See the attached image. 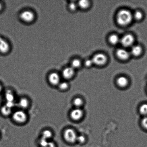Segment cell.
Here are the masks:
<instances>
[{"label":"cell","mask_w":147,"mask_h":147,"mask_svg":"<svg viewBox=\"0 0 147 147\" xmlns=\"http://www.w3.org/2000/svg\"><path fill=\"white\" fill-rule=\"evenodd\" d=\"M93 64V63L92 60L89 59L86 60V62H85V64H86V65L87 66V67H90Z\"/></svg>","instance_id":"obj_29"},{"label":"cell","mask_w":147,"mask_h":147,"mask_svg":"<svg viewBox=\"0 0 147 147\" xmlns=\"http://www.w3.org/2000/svg\"><path fill=\"white\" fill-rule=\"evenodd\" d=\"M142 124L143 127L147 130V116H145V117L142 119Z\"/></svg>","instance_id":"obj_27"},{"label":"cell","mask_w":147,"mask_h":147,"mask_svg":"<svg viewBox=\"0 0 147 147\" xmlns=\"http://www.w3.org/2000/svg\"><path fill=\"white\" fill-rule=\"evenodd\" d=\"M134 38L133 36L127 34L124 36L120 40L121 44L123 47H128L131 46L133 44Z\"/></svg>","instance_id":"obj_6"},{"label":"cell","mask_w":147,"mask_h":147,"mask_svg":"<svg viewBox=\"0 0 147 147\" xmlns=\"http://www.w3.org/2000/svg\"><path fill=\"white\" fill-rule=\"evenodd\" d=\"M89 2L88 1L86 0H82L79 1L78 5L80 8L82 9H86L89 6Z\"/></svg>","instance_id":"obj_19"},{"label":"cell","mask_w":147,"mask_h":147,"mask_svg":"<svg viewBox=\"0 0 147 147\" xmlns=\"http://www.w3.org/2000/svg\"><path fill=\"white\" fill-rule=\"evenodd\" d=\"M116 55L119 59L122 60L127 59L130 55L128 51L122 49L118 50L116 52Z\"/></svg>","instance_id":"obj_11"},{"label":"cell","mask_w":147,"mask_h":147,"mask_svg":"<svg viewBox=\"0 0 147 147\" xmlns=\"http://www.w3.org/2000/svg\"><path fill=\"white\" fill-rule=\"evenodd\" d=\"M69 8L71 11H74L76 9L77 5L75 3L71 2L69 4Z\"/></svg>","instance_id":"obj_26"},{"label":"cell","mask_w":147,"mask_h":147,"mask_svg":"<svg viewBox=\"0 0 147 147\" xmlns=\"http://www.w3.org/2000/svg\"><path fill=\"white\" fill-rule=\"evenodd\" d=\"M2 5H1V4L0 3V11H1V9H2Z\"/></svg>","instance_id":"obj_31"},{"label":"cell","mask_w":147,"mask_h":147,"mask_svg":"<svg viewBox=\"0 0 147 147\" xmlns=\"http://www.w3.org/2000/svg\"><path fill=\"white\" fill-rule=\"evenodd\" d=\"M49 142V140L44 139L42 137L41 138L40 141V145L41 147H44L47 145Z\"/></svg>","instance_id":"obj_24"},{"label":"cell","mask_w":147,"mask_h":147,"mask_svg":"<svg viewBox=\"0 0 147 147\" xmlns=\"http://www.w3.org/2000/svg\"><path fill=\"white\" fill-rule=\"evenodd\" d=\"M19 105L20 107L23 109H26L29 105V102L25 98H23L21 99L19 102Z\"/></svg>","instance_id":"obj_15"},{"label":"cell","mask_w":147,"mask_h":147,"mask_svg":"<svg viewBox=\"0 0 147 147\" xmlns=\"http://www.w3.org/2000/svg\"><path fill=\"white\" fill-rule=\"evenodd\" d=\"M10 48L9 43L0 36V53L3 54H7L9 51Z\"/></svg>","instance_id":"obj_7"},{"label":"cell","mask_w":147,"mask_h":147,"mask_svg":"<svg viewBox=\"0 0 147 147\" xmlns=\"http://www.w3.org/2000/svg\"><path fill=\"white\" fill-rule=\"evenodd\" d=\"M74 74V69L72 67H67L62 72V76L64 79H69L73 77Z\"/></svg>","instance_id":"obj_10"},{"label":"cell","mask_w":147,"mask_h":147,"mask_svg":"<svg viewBox=\"0 0 147 147\" xmlns=\"http://www.w3.org/2000/svg\"><path fill=\"white\" fill-rule=\"evenodd\" d=\"M140 112L142 115L147 116V104H144L140 108Z\"/></svg>","instance_id":"obj_18"},{"label":"cell","mask_w":147,"mask_h":147,"mask_svg":"<svg viewBox=\"0 0 147 147\" xmlns=\"http://www.w3.org/2000/svg\"><path fill=\"white\" fill-rule=\"evenodd\" d=\"M83 116V111L79 108L73 109L70 113V116L72 119L76 121L80 119Z\"/></svg>","instance_id":"obj_9"},{"label":"cell","mask_w":147,"mask_h":147,"mask_svg":"<svg viewBox=\"0 0 147 147\" xmlns=\"http://www.w3.org/2000/svg\"><path fill=\"white\" fill-rule=\"evenodd\" d=\"M1 113L4 116H7L11 114V108L6 106H3L1 109Z\"/></svg>","instance_id":"obj_14"},{"label":"cell","mask_w":147,"mask_h":147,"mask_svg":"<svg viewBox=\"0 0 147 147\" xmlns=\"http://www.w3.org/2000/svg\"><path fill=\"white\" fill-rule=\"evenodd\" d=\"M77 141L80 143H83L85 142V138L83 135L77 136Z\"/></svg>","instance_id":"obj_28"},{"label":"cell","mask_w":147,"mask_h":147,"mask_svg":"<svg viewBox=\"0 0 147 147\" xmlns=\"http://www.w3.org/2000/svg\"><path fill=\"white\" fill-rule=\"evenodd\" d=\"M92 60L93 64L97 65H102L106 63L107 61V58L104 54H98L94 56Z\"/></svg>","instance_id":"obj_5"},{"label":"cell","mask_w":147,"mask_h":147,"mask_svg":"<svg viewBox=\"0 0 147 147\" xmlns=\"http://www.w3.org/2000/svg\"><path fill=\"white\" fill-rule=\"evenodd\" d=\"M13 119L15 121L19 123H24L27 120V116L25 112L22 111H18L13 114Z\"/></svg>","instance_id":"obj_4"},{"label":"cell","mask_w":147,"mask_h":147,"mask_svg":"<svg viewBox=\"0 0 147 147\" xmlns=\"http://www.w3.org/2000/svg\"><path fill=\"white\" fill-rule=\"evenodd\" d=\"M83 104V100L79 98H77L74 100V104L76 107H79L82 106Z\"/></svg>","instance_id":"obj_21"},{"label":"cell","mask_w":147,"mask_h":147,"mask_svg":"<svg viewBox=\"0 0 147 147\" xmlns=\"http://www.w3.org/2000/svg\"><path fill=\"white\" fill-rule=\"evenodd\" d=\"M132 16L130 11L126 9L121 10L117 16V21L119 25H128L132 21Z\"/></svg>","instance_id":"obj_1"},{"label":"cell","mask_w":147,"mask_h":147,"mask_svg":"<svg viewBox=\"0 0 147 147\" xmlns=\"http://www.w3.org/2000/svg\"><path fill=\"white\" fill-rule=\"evenodd\" d=\"M1 90H2V86H1V85L0 84V92H1Z\"/></svg>","instance_id":"obj_32"},{"label":"cell","mask_w":147,"mask_h":147,"mask_svg":"<svg viewBox=\"0 0 147 147\" xmlns=\"http://www.w3.org/2000/svg\"><path fill=\"white\" fill-rule=\"evenodd\" d=\"M52 136V133L51 131L47 129L44 131L43 132L42 138L49 140L51 139Z\"/></svg>","instance_id":"obj_17"},{"label":"cell","mask_w":147,"mask_h":147,"mask_svg":"<svg viewBox=\"0 0 147 147\" xmlns=\"http://www.w3.org/2000/svg\"><path fill=\"white\" fill-rule=\"evenodd\" d=\"M142 49L140 46L136 45L134 46L131 49V53L132 55L136 57L140 55L142 52Z\"/></svg>","instance_id":"obj_12"},{"label":"cell","mask_w":147,"mask_h":147,"mask_svg":"<svg viewBox=\"0 0 147 147\" xmlns=\"http://www.w3.org/2000/svg\"><path fill=\"white\" fill-rule=\"evenodd\" d=\"M20 18L24 22L30 23L34 21L35 18V15L32 11L26 10L21 13L20 15Z\"/></svg>","instance_id":"obj_3"},{"label":"cell","mask_w":147,"mask_h":147,"mask_svg":"<svg viewBox=\"0 0 147 147\" xmlns=\"http://www.w3.org/2000/svg\"><path fill=\"white\" fill-rule=\"evenodd\" d=\"M77 136L74 130L71 129H66L64 132V137L67 142L73 143L77 141Z\"/></svg>","instance_id":"obj_2"},{"label":"cell","mask_w":147,"mask_h":147,"mask_svg":"<svg viewBox=\"0 0 147 147\" xmlns=\"http://www.w3.org/2000/svg\"><path fill=\"white\" fill-rule=\"evenodd\" d=\"M44 147H56V145L54 142L49 141L47 145Z\"/></svg>","instance_id":"obj_30"},{"label":"cell","mask_w":147,"mask_h":147,"mask_svg":"<svg viewBox=\"0 0 147 147\" xmlns=\"http://www.w3.org/2000/svg\"><path fill=\"white\" fill-rule=\"evenodd\" d=\"M109 41L111 44L113 45H116L118 44L120 41L119 37L116 34H113L111 35L109 38Z\"/></svg>","instance_id":"obj_16"},{"label":"cell","mask_w":147,"mask_h":147,"mask_svg":"<svg viewBox=\"0 0 147 147\" xmlns=\"http://www.w3.org/2000/svg\"><path fill=\"white\" fill-rule=\"evenodd\" d=\"M60 78L58 73L53 72L49 76V81L51 84L57 85L59 84Z\"/></svg>","instance_id":"obj_8"},{"label":"cell","mask_w":147,"mask_h":147,"mask_svg":"<svg viewBox=\"0 0 147 147\" xmlns=\"http://www.w3.org/2000/svg\"><path fill=\"white\" fill-rule=\"evenodd\" d=\"M6 97L8 102H13L14 99L13 95L10 92H8L7 93Z\"/></svg>","instance_id":"obj_25"},{"label":"cell","mask_w":147,"mask_h":147,"mask_svg":"<svg viewBox=\"0 0 147 147\" xmlns=\"http://www.w3.org/2000/svg\"><path fill=\"white\" fill-rule=\"evenodd\" d=\"M134 17L137 20H140L143 17V14L140 11H136L134 14Z\"/></svg>","instance_id":"obj_23"},{"label":"cell","mask_w":147,"mask_h":147,"mask_svg":"<svg viewBox=\"0 0 147 147\" xmlns=\"http://www.w3.org/2000/svg\"><path fill=\"white\" fill-rule=\"evenodd\" d=\"M81 62L79 60L75 59L72 61L71 67L73 69H75L78 68L80 67Z\"/></svg>","instance_id":"obj_20"},{"label":"cell","mask_w":147,"mask_h":147,"mask_svg":"<svg viewBox=\"0 0 147 147\" xmlns=\"http://www.w3.org/2000/svg\"><path fill=\"white\" fill-rule=\"evenodd\" d=\"M59 88L62 90H65L68 88L69 87V84L67 82H63L59 83Z\"/></svg>","instance_id":"obj_22"},{"label":"cell","mask_w":147,"mask_h":147,"mask_svg":"<svg viewBox=\"0 0 147 147\" xmlns=\"http://www.w3.org/2000/svg\"><path fill=\"white\" fill-rule=\"evenodd\" d=\"M117 84L119 86L121 87H125L127 86L128 83V80L126 77L124 76H121L118 79Z\"/></svg>","instance_id":"obj_13"}]
</instances>
